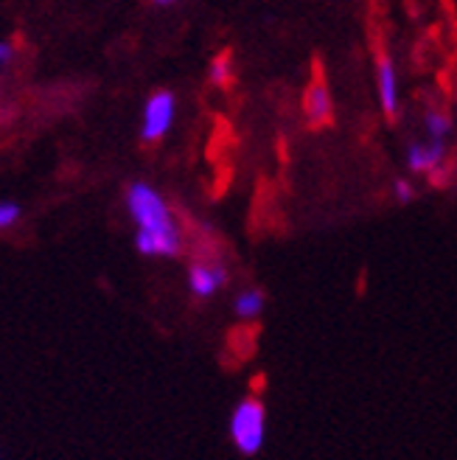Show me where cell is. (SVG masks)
Masks as SVG:
<instances>
[{
  "instance_id": "cell-9",
  "label": "cell",
  "mask_w": 457,
  "mask_h": 460,
  "mask_svg": "<svg viewBox=\"0 0 457 460\" xmlns=\"http://www.w3.org/2000/svg\"><path fill=\"white\" fill-rule=\"evenodd\" d=\"M267 306V295L256 287H250V289H242L236 295V301H233V312L242 317V320H256Z\"/></svg>"
},
{
  "instance_id": "cell-3",
  "label": "cell",
  "mask_w": 457,
  "mask_h": 460,
  "mask_svg": "<svg viewBox=\"0 0 457 460\" xmlns=\"http://www.w3.org/2000/svg\"><path fill=\"white\" fill-rule=\"evenodd\" d=\"M177 119V99L171 90H154L144 104L141 115V137L146 144H157L160 137H166Z\"/></svg>"
},
{
  "instance_id": "cell-8",
  "label": "cell",
  "mask_w": 457,
  "mask_h": 460,
  "mask_svg": "<svg viewBox=\"0 0 457 460\" xmlns=\"http://www.w3.org/2000/svg\"><path fill=\"white\" fill-rule=\"evenodd\" d=\"M424 132L429 141H449L452 132H454V121H452V115L446 110H435V107H429L424 112Z\"/></svg>"
},
{
  "instance_id": "cell-5",
  "label": "cell",
  "mask_w": 457,
  "mask_h": 460,
  "mask_svg": "<svg viewBox=\"0 0 457 460\" xmlns=\"http://www.w3.org/2000/svg\"><path fill=\"white\" fill-rule=\"evenodd\" d=\"M446 166V141H413L407 146V169L435 177Z\"/></svg>"
},
{
  "instance_id": "cell-14",
  "label": "cell",
  "mask_w": 457,
  "mask_h": 460,
  "mask_svg": "<svg viewBox=\"0 0 457 460\" xmlns=\"http://www.w3.org/2000/svg\"><path fill=\"white\" fill-rule=\"evenodd\" d=\"M152 4H157V6H171V4H177V0H152Z\"/></svg>"
},
{
  "instance_id": "cell-10",
  "label": "cell",
  "mask_w": 457,
  "mask_h": 460,
  "mask_svg": "<svg viewBox=\"0 0 457 460\" xmlns=\"http://www.w3.org/2000/svg\"><path fill=\"white\" fill-rule=\"evenodd\" d=\"M393 199L399 202V205H407V202H413L416 199V186L409 180H396L393 182Z\"/></svg>"
},
{
  "instance_id": "cell-1",
  "label": "cell",
  "mask_w": 457,
  "mask_h": 460,
  "mask_svg": "<svg viewBox=\"0 0 457 460\" xmlns=\"http://www.w3.org/2000/svg\"><path fill=\"white\" fill-rule=\"evenodd\" d=\"M127 211L135 222V247L149 259H174L182 250V230L154 186L132 182L127 189Z\"/></svg>"
},
{
  "instance_id": "cell-7",
  "label": "cell",
  "mask_w": 457,
  "mask_h": 460,
  "mask_svg": "<svg viewBox=\"0 0 457 460\" xmlns=\"http://www.w3.org/2000/svg\"><path fill=\"white\" fill-rule=\"evenodd\" d=\"M303 110L309 115V121L312 124H326L331 119V93H329V87L323 82H314L309 87V93H306V102H303Z\"/></svg>"
},
{
  "instance_id": "cell-4",
  "label": "cell",
  "mask_w": 457,
  "mask_h": 460,
  "mask_svg": "<svg viewBox=\"0 0 457 460\" xmlns=\"http://www.w3.org/2000/svg\"><path fill=\"white\" fill-rule=\"evenodd\" d=\"M231 272L216 259H199L189 267V289L197 301H208L222 287H227Z\"/></svg>"
},
{
  "instance_id": "cell-2",
  "label": "cell",
  "mask_w": 457,
  "mask_h": 460,
  "mask_svg": "<svg viewBox=\"0 0 457 460\" xmlns=\"http://www.w3.org/2000/svg\"><path fill=\"white\" fill-rule=\"evenodd\" d=\"M231 441L239 455L253 457L264 449L267 441V410L256 396H247L236 404L231 416Z\"/></svg>"
},
{
  "instance_id": "cell-11",
  "label": "cell",
  "mask_w": 457,
  "mask_h": 460,
  "mask_svg": "<svg viewBox=\"0 0 457 460\" xmlns=\"http://www.w3.org/2000/svg\"><path fill=\"white\" fill-rule=\"evenodd\" d=\"M20 219V205L17 202H0V230H9Z\"/></svg>"
},
{
  "instance_id": "cell-12",
  "label": "cell",
  "mask_w": 457,
  "mask_h": 460,
  "mask_svg": "<svg viewBox=\"0 0 457 460\" xmlns=\"http://www.w3.org/2000/svg\"><path fill=\"white\" fill-rule=\"evenodd\" d=\"M211 79H214L216 84H222V82L227 79V59H216V62H214V67H211Z\"/></svg>"
},
{
  "instance_id": "cell-6",
  "label": "cell",
  "mask_w": 457,
  "mask_h": 460,
  "mask_svg": "<svg viewBox=\"0 0 457 460\" xmlns=\"http://www.w3.org/2000/svg\"><path fill=\"white\" fill-rule=\"evenodd\" d=\"M376 87H379L382 112L391 121H396L399 119V110H401V90H399L396 65H393L391 57H379V62H376Z\"/></svg>"
},
{
  "instance_id": "cell-13",
  "label": "cell",
  "mask_w": 457,
  "mask_h": 460,
  "mask_svg": "<svg viewBox=\"0 0 457 460\" xmlns=\"http://www.w3.org/2000/svg\"><path fill=\"white\" fill-rule=\"evenodd\" d=\"M9 59H12V45L9 42H0V67H4Z\"/></svg>"
}]
</instances>
